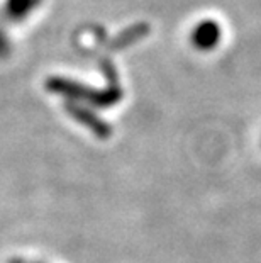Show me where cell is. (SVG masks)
I'll list each match as a JSON object with an SVG mask.
<instances>
[{
    "label": "cell",
    "mask_w": 261,
    "mask_h": 263,
    "mask_svg": "<svg viewBox=\"0 0 261 263\" xmlns=\"http://www.w3.org/2000/svg\"><path fill=\"white\" fill-rule=\"evenodd\" d=\"M220 26L215 21H200L192 31V43L200 51H210L220 41Z\"/></svg>",
    "instance_id": "cell-1"
},
{
    "label": "cell",
    "mask_w": 261,
    "mask_h": 263,
    "mask_svg": "<svg viewBox=\"0 0 261 263\" xmlns=\"http://www.w3.org/2000/svg\"><path fill=\"white\" fill-rule=\"evenodd\" d=\"M68 110L71 112V116H75V119H78L82 124L88 126L92 129V133H95L98 138H107L110 134V127L105 124V122L98 121L95 116L92 117L90 112H87L85 109L80 107V105H68Z\"/></svg>",
    "instance_id": "cell-2"
}]
</instances>
